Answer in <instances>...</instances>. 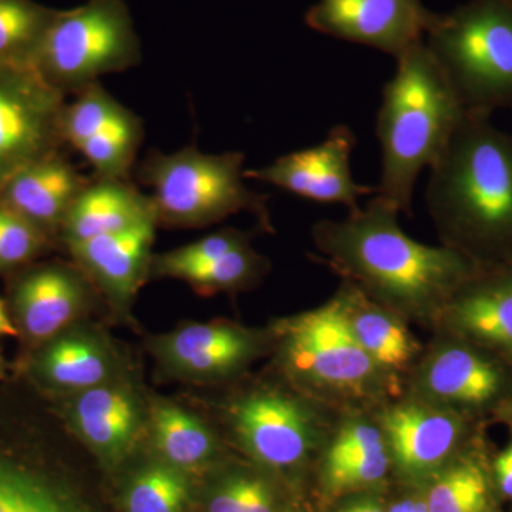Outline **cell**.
Wrapping results in <instances>:
<instances>
[{"label":"cell","mask_w":512,"mask_h":512,"mask_svg":"<svg viewBox=\"0 0 512 512\" xmlns=\"http://www.w3.org/2000/svg\"><path fill=\"white\" fill-rule=\"evenodd\" d=\"M400 214L375 194L345 220L319 221L312 229L318 261L407 322L434 329L447 303L481 268L454 249L409 237Z\"/></svg>","instance_id":"6da1fadb"},{"label":"cell","mask_w":512,"mask_h":512,"mask_svg":"<svg viewBox=\"0 0 512 512\" xmlns=\"http://www.w3.org/2000/svg\"><path fill=\"white\" fill-rule=\"evenodd\" d=\"M426 201L441 245L480 268L512 266V134L464 114L430 167Z\"/></svg>","instance_id":"7a4b0ae2"},{"label":"cell","mask_w":512,"mask_h":512,"mask_svg":"<svg viewBox=\"0 0 512 512\" xmlns=\"http://www.w3.org/2000/svg\"><path fill=\"white\" fill-rule=\"evenodd\" d=\"M396 62L377 114L382 175L375 194L412 215L421 171L439 160L466 111L426 43H417Z\"/></svg>","instance_id":"3957f363"},{"label":"cell","mask_w":512,"mask_h":512,"mask_svg":"<svg viewBox=\"0 0 512 512\" xmlns=\"http://www.w3.org/2000/svg\"><path fill=\"white\" fill-rule=\"evenodd\" d=\"M278 330L286 370L316 402L362 410L400 396L402 382L387 375L359 345L338 296L285 319Z\"/></svg>","instance_id":"277c9868"},{"label":"cell","mask_w":512,"mask_h":512,"mask_svg":"<svg viewBox=\"0 0 512 512\" xmlns=\"http://www.w3.org/2000/svg\"><path fill=\"white\" fill-rule=\"evenodd\" d=\"M466 113L512 107V0H468L424 39Z\"/></svg>","instance_id":"5b68a950"},{"label":"cell","mask_w":512,"mask_h":512,"mask_svg":"<svg viewBox=\"0 0 512 512\" xmlns=\"http://www.w3.org/2000/svg\"><path fill=\"white\" fill-rule=\"evenodd\" d=\"M244 163L239 151L208 154L187 146L170 154L151 151L137 174L153 190L157 222L204 227L248 211L268 227L266 197L245 184Z\"/></svg>","instance_id":"8992f818"},{"label":"cell","mask_w":512,"mask_h":512,"mask_svg":"<svg viewBox=\"0 0 512 512\" xmlns=\"http://www.w3.org/2000/svg\"><path fill=\"white\" fill-rule=\"evenodd\" d=\"M143 60L140 37L126 0H87L57 10L33 67L66 96L123 73Z\"/></svg>","instance_id":"52a82bcc"},{"label":"cell","mask_w":512,"mask_h":512,"mask_svg":"<svg viewBox=\"0 0 512 512\" xmlns=\"http://www.w3.org/2000/svg\"><path fill=\"white\" fill-rule=\"evenodd\" d=\"M409 394L431 406L491 419L512 396V369L487 350L446 332L423 349L409 375Z\"/></svg>","instance_id":"ba28073f"},{"label":"cell","mask_w":512,"mask_h":512,"mask_svg":"<svg viewBox=\"0 0 512 512\" xmlns=\"http://www.w3.org/2000/svg\"><path fill=\"white\" fill-rule=\"evenodd\" d=\"M325 404L279 390H258L235 403L232 423L252 458L278 471L299 470L328 441Z\"/></svg>","instance_id":"9c48e42d"},{"label":"cell","mask_w":512,"mask_h":512,"mask_svg":"<svg viewBox=\"0 0 512 512\" xmlns=\"http://www.w3.org/2000/svg\"><path fill=\"white\" fill-rule=\"evenodd\" d=\"M376 417L392 466L409 483L426 484L484 437L485 420L409 396L384 404Z\"/></svg>","instance_id":"30bf717a"},{"label":"cell","mask_w":512,"mask_h":512,"mask_svg":"<svg viewBox=\"0 0 512 512\" xmlns=\"http://www.w3.org/2000/svg\"><path fill=\"white\" fill-rule=\"evenodd\" d=\"M64 94L33 66L0 64V191L64 143Z\"/></svg>","instance_id":"8fae6325"},{"label":"cell","mask_w":512,"mask_h":512,"mask_svg":"<svg viewBox=\"0 0 512 512\" xmlns=\"http://www.w3.org/2000/svg\"><path fill=\"white\" fill-rule=\"evenodd\" d=\"M439 13L421 0H318L305 23L316 32L399 59L424 42Z\"/></svg>","instance_id":"7c38bea8"},{"label":"cell","mask_w":512,"mask_h":512,"mask_svg":"<svg viewBox=\"0 0 512 512\" xmlns=\"http://www.w3.org/2000/svg\"><path fill=\"white\" fill-rule=\"evenodd\" d=\"M355 147V133L339 124L318 146L293 151L266 167L245 170L244 175L247 180L275 185L306 200L345 205L355 212L360 198L375 194L373 188L357 184L353 178L350 157Z\"/></svg>","instance_id":"4fadbf2b"},{"label":"cell","mask_w":512,"mask_h":512,"mask_svg":"<svg viewBox=\"0 0 512 512\" xmlns=\"http://www.w3.org/2000/svg\"><path fill=\"white\" fill-rule=\"evenodd\" d=\"M434 329L480 346L512 369V266L478 269Z\"/></svg>","instance_id":"5bb4252c"},{"label":"cell","mask_w":512,"mask_h":512,"mask_svg":"<svg viewBox=\"0 0 512 512\" xmlns=\"http://www.w3.org/2000/svg\"><path fill=\"white\" fill-rule=\"evenodd\" d=\"M392 468L379 420L352 413L330 434L323 451V488L330 497L357 493L382 483Z\"/></svg>","instance_id":"9a60e30c"},{"label":"cell","mask_w":512,"mask_h":512,"mask_svg":"<svg viewBox=\"0 0 512 512\" xmlns=\"http://www.w3.org/2000/svg\"><path fill=\"white\" fill-rule=\"evenodd\" d=\"M335 295L359 345L387 375L402 382V377L410 375L423 353L410 323L348 282H343Z\"/></svg>","instance_id":"2e32d148"},{"label":"cell","mask_w":512,"mask_h":512,"mask_svg":"<svg viewBox=\"0 0 512 512\" xmlns=\"http://www.w3.org/2000/svg\"><path fill=\"white\" fill-rule=\"evenodd\" d=\"M157 221L69 244L80 268L116 301H128L151 266Z\"/></svg>","instance_id":"e0dca14e"},{"label":"cell","mask_w":512,"mask_h":512,"mask_svg":"<svg viewBox=\"0 0 512 512\" xmlns=\"http://www.w3.org/2000/svg\"><path fill=\"white\" fill-rule=\"evenodd\" d=\"M161 352L177 372L214 379L248 365L259 352V339L231 323H200L168 336Z\"/></svg>","instance_id":"ac0fdd59"},{"label":"cell","mask_w":512,"mask_h":512,"mask_svg":"<svg viewBox=\"0 0 512 512\" xmlns=\"http://www.w3.org/2000/svg\"><path fill=\"white\" fill-rule=\"evenodd\" d=\"M151 220L157 221L150 195L128 180L96 177L84 185L73 201L62 229L69 245L126 231Z\"/></svg>","instance_id":"d6986e66"},{"label":"cell","mask_w":512,"mask_h":512,"mask_svg":"<svg viewBox=\"0 0 512 512\" xmlns=\"http://www.w3.org/2000/svg\"><path fill=\"white\" fill-rule=\"evenodd\" d=\"M89 183L59 153L16 174L0 191L3 204L37 228L62 227L67 211Z\"/></svg>","instance_id":"ffe728a7"},{"label":"cell","mask_w":512,"mask_h":512,"mask_svg":"<svg viewBox=\"0 0 512 512\" xmlns=\"http://www.w3.org/2000/svg\"><path fill=\"white\" fill-rule=\"evenodd\" d=\"M72 420L82 439L107 460H120L136 444L141 413L124 387L84 390L73 404Z\"/></svg>","instance_id":"44dd1931"},{"label":"cell","mask_w":512,"mask_h":512,"mask_svg":"<svg viewBox=\"0 0 512 512\" xmlns=\"http://www.w3.org/2000/svg\"><path fill=\"white\" fill-rule=\"evenodd\" d=\"M84 301L82 278L64 266H46L23 278L16 306L30 336L47 339L79 313Z\"/></svg>","instance_id":"7402d4cb"},{"label":"cell","mask_w":512,"mask_h":512,"mask_svg":"<svg viewBox=\"0 0 512 512\" xmlns=\"http://www.w3.org/2000/svg\"><path fill=\"white\" fill-rule=\"evenodd\" d=\"M491 457L483 437L427 481L423 491L429 512H501Z\"/></svg>","instance_id":"603a6c76"},{"label":"cell","mask_w":512,"mask_h":512,"mask_svg":"<svg viewBox=\"0 0 512 512\" xmlns=\"http://www.w3.org/2000/svg\"><path fill=\"white\" fill-rule=\"evenodd\" d=\"M154 441L168 466L180 471L197 470L214 457L215 440L204 423L174 404L154 407Z\"/></svg>","instance_id":"cb8c5ba5"},{"label":"cell","mask_w":512,"mask_h":512,"mask_svg":"<svg viewBox=\"0 0 512 512\" xmlns=\"http://www.w3.org/2000/svg\"><path fill=\"white\" fill-rule=\"evenodd\" d=\"M143 138V121L126 107L109 126L87 138L76 150L92 165L96 177L128 180Z\"/></svg>","instance_id":"d4e9b609"},{"label":"cell","mask_w":512,"mask_h":512,"mask_svg":"<svg viewBox=\"0 0 512 512\" xmlns=\"http://www.w3.org/2000/svg\"><path fill=\"white\" fill-rule=\"evenodd\" d=\"M56 15L33 0H0V64L33 66Z\"/></svg>","instance_id":"484cf974"},{"label":"cell","mask_w":512,"mask_h":512,"mask_svg":"<svg viewBox=\"0 0 512 512\" xmlns=\"http://www.w3.org/2000/svg\"><path fill=\"white\" fill-rule=\"evenodd\" d=\"M42 369L57 387L82 393L103 384L109 373V359L93 340L69 336L46 350Z\"/></svg>","instance_id":"4316f807"},{"label":"cell","mask_w":512,"mask_h":512,"mask_svg":"<svg viewBox=\"0 0 512 512\" xmlns=\"http://www.w3.org/2000/svg\"><path fill=\"white\" fill-rule=\"evenodd\" d=\"M190 488L180 470L167 463L143 468L131 480L126 494L127 512H184Z\"/></svg>","instance_id":"83f0119b"},{"label":"cell","mask_w":512,"mask_h":512,"mask_svg":"<svg viewBox=\"0 0 512 512\" xmlns=\"http://www.w3.org/2000/svg\"><path fill=\"white\" fill-rule=\"evenodd\" d=\"M126 109L101 83H94L76 93L72 103L64 104L62 134L64 143L77 148L87 138L100 133Z\"/></svg>","instance_id":"f1b7e54d"},{"label":"cell","mask_w":512,"mask_h":512,"mask_svg":"<svg viewBox=\"0 0 512 512\" xmlns=\"http://www.w3.org/2000/svg\"><path fill=\"white\" fill-rule=\"evenodd\" d=\"M265 266V259L256 254L249 242H245L210 264L188 272L183 281L201 292L238 291L258 281Z\"/></svg>","instance_id":"f546056e"},{"label":"cell","mask_w":512,"mask_h":512,"mask_svg":"<svg viewBox=\"0 0 512 512\" xmlns=\"http://www.w3.org/2000/svg\"><path fill=\"white\" fill-rule=\"evenodd\" d=\"M249 239L251 237L247 232L224 229V231L215 232L200 241L157 256L151 261V268H153L154 274L183 279L188 272L210 264L239 245L249 242Z\"/></svg>","instance_id":"4dcf8cb0"},{"label":"cell","mask_w":512,"mask_h":512,"mask_svg":"<svg viewBox=\"0 0 512 512\" xmlns=\"http://www.w3.org/2000/svg\"><path fill=\"white\" fill-rule=\"evenodd\" d=\"M0 512H77L32 478L0 467Z\"/></svg>","instance_id":"1f68e13d"},{"label":"cell","mask_w":512,"mask_h":512,"mask_svg":"<svg viewBox=\"0 0 512 512\" xmlns=\"http://www.w3.org/2000/svg\"><path fill=\"white\" fill-rule=\"evenodd\" d=\"M42 232L0 202V268L23 264L39 251Z\"/></svg>","instance_id":"d6a6232c"},{"label":"cell","mask_w":512,"mask_h":512,"mask_svg":"<svg viewBox=\"0 0 512 512\" xmlns=\"http://www.w3.org/2000/svg\"><path fill=\"white\" fill-rule=\"evenodd\" d=\"M248 477L238 476L231 478L218 488L217 493L210 500V512H239L245 491H247Z\"/></svg>","instance_id":"836d02e7"},{"label":"cell","mask_w":512,"mask_h":512,"mask_svg":"<svg viewBox=\"0 0 512 512\" xmlns=\"http://www.w3.org/2000/svg\"><path fill=\"white\" fill-rule=\"evenodd\" d=\"M491 473L501 503L512 500V439L491 457Z\"/></svg>","instance_id":"e575fe53"},{"label":"cell","mask_w":512,"mask_h":512,"mask_svg":"<svg viewBox=\"0 0 512 512\" xmlns=\"http://www.w3.org/2000/svg\"><path fill=\"white\" fill-rule=\"evenodd\" d=\"M239 512H275L274 495L264 480L248 477L247 491Z\"/></svg>","instance_id":"d590c367"},{"label":"cell","mask_w":512,"mask_h":512,"mask_svg":"<svg viewBox=\"0 0 512 512\" xmlns=\"http://www.w3.org/2000/svg\"><path fill=\"white\" fill-rule=\"evenodd\" d=\"M387 512H429L426 497H424V491L404 495V497L394 501V503L387 508Z\"/></svg>","instance_id":"8d00e7d4"},{"label":"cell","mask_w":512,"mask_h":512,"mask_svg":"<svg viewBox=\"0 0 512 512\" xmlns=\"http://www.w3.org/2000/svg\"><path fill=\"white\" fill-rule=\"evenodd\" d=\"M338 512H387V507L375 497H357L343 504Z\"/></svg>","instance_id":"74e56055"},{"label":"cell","mask_w":512,"mask_h":512,"mask_svg":"<svg viewBox=\"0 0 512 512\" xmlns=\"http://www.w3.org/2000/svg\"><path fill=\"white\" fill-rule=\"evenodd\" d=\"M491 420L503 424L512 433V396L497 407V410L491 416Z\"/></svg>","instance_id":"f35d334b"},{"label":"cell","mask_w":512,"mask_h":512,"mask_svg":"<svg viewBox=\"0 0 512 512\" xmlns=\"http://www.w3.org/2000/svg\"><path fill=\"white\" fill-rule=\"evenodd\" d=\"M16 328L10 322L8 313L5 311V306L0 302V336H15Z\"/></svg>","instance_id":"ab89813d"},{"label":"cell","mask_w":512,"mask_h":512,"mask_svg":"<svg viewBox=\"0 0 512 512\" xmlns=\"http://www.w3.org/2000/svg\"><path fill=\"white\" fill-rule=\"evenodd\" d=\"M0 369H2V362H0Z\"/></svg>","instance_id":"60d3db41"}]
</instances>
